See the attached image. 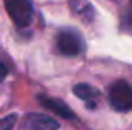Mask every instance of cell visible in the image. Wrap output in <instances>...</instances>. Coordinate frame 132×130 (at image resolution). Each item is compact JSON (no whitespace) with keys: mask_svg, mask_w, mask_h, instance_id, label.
Segmentation results:
<instances>
[{"mask_svg":"<svg viewBox=\"0 0 132 130\" xmlns=\"http://www.w3.org/2000/svg\"><path fill=\"white\" fill-rule=\"evenodd\" d=\"M57 49L67 57H77L84 52L85 42L82 35L74 29H64L57 35Z\"/></svg>","mask_w":132,"mask_h":130,"instance_id":"6da1fadb","label":"cell"},{"mask_svg":"<svg viewBox=\"0 0 132 130\" xmlns=\"http://www.w3.org/2000/svg\"><path fill=\"white\" fill-rule=\"evenodd\" d=\"M110 107L117 112H127L132 108V87L124 80H117L109 88Z\"/></svg>","mask_w":132,"mask_h":130,"instance_id":"7a4b0ae2","label":"cell"},{"mask_svg":"<svg viewBox=\"0 0 132 130\" xmlns=\"http://www.w3.org/2000/svg\"><path fill=\"white\" fill-rule=\"evenodd\" d=\"M5 3V10L10 15V18L13 20L17 27L23 29L32 22L34 17V8L30 0H3Z\"/></svg>","mask_w":132,"mask_h":130,"instance_id":"3957f363","label":"cell"},{"mask_svg":"<svg viewBox=\"0 0 132 130\" xmlns=\"http://www.w3.org/2000/svg\"><path fill=\"white\" fill-rule=\"evenodd\" d=\"M27 128L30 130H55L59 128V122L54 120L48 115H42V114H29L23 122Z\"/></svg>","mask_w":132,"mask_h":130,"instance_id":"277c9868","label":"cell"},{"mask_svg":"<svg viewBox=\"0 0 132 130\" xmlns=\"http://www.w3.org/2000/svg\"><path fill=\"white\" fill-rule=\"evenodd\" d=\"M39 102L42 107H45L47 110L54 112L55 115L59 117H64V118H74V112L60 100H55L52 97H45V95H39Z\"/></svg>","mask_w":132,"mask_h":130,"instance_id":"5b68a950","label":"cell"},{"mask_svg":"<svg viewBox=\"0 0 132 130\" xmlns=\"http://www.w3.org/2000/svg\"><path fill=\"white\" fill-rule=\"evenodd\" d=\"M74 94L77 95L80 100H84L89 108H95L97 102H99V97H100L99 90H95L94 87H90V85H87V83L75 85L74 87Z\"/></svg>","mask_w":132,"mask_h":130,"instance_id":"8992f818","label":"cell"},{"mask_svg":"<svg viewBox=\"0 0 132 130\" xmlns=\"http://www.w3.org/2000/svg\"><path fill=\"white\" fill-rule=\"evenodd\" d=\"M122 25L124 27H132V0H129L122 12Z\"/></svg>","mask_w":132,"mask_h":130,"instance_id":"52a82bcc","label":"cell"},{"mask_svg":"<svg viewBox=\"0 0 132 130\" xmlns=\"http://www.w3.org/2000/svg\"><path fill=\"white\" fill-rule=\"evenodd\" d=\"M15 122H17V115L15 114L0 118V130H12L13 125H15Z\"/></svg>","mask_w":132,"mask_h":130,"instance_id":"ba28073f","label":"cell"},{"mask_svg":"<svg viewBox=\"0 0 132 130\" xmlns=\"http://www.w3.org/2000/svg\"><path fill=\"white\" fill-rule=\"evenodd\" d=\"M7 73H9V70H7L5 63H2V62H0V80H3V78L7 77Z\"/></svg>","mask_w":132,"mask_h":130,"instance_id":"9c48e42d","label":"cell"}]
</instances>
